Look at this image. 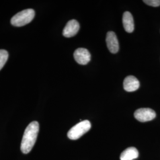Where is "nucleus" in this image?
<instances>
[{
    "label": "nucleus",
    "mask_w": 160,
    "mask_h": 160,
    "mask_svg": "<svg viewBox=\"0 0 160 160\" xmlns=\"http://www.w3.org/2000/svg\"><path fill=\"white\" fill-rule=\"evenodd\" d=\"M39 131V124L37 121L31 122L27 126L23 135L20 147L23 154H27L31 151L36 143Z\"/></svg>",
    "instance_id": "obj_1"
},
{
    "label": "nucleus",
    "mask_w": 160,
    "mask_h": 160,
    "mask_svg": "<svg viewBox=\"0 0 160 160\" xmlns=\"http://www.w3.org/2000/svg\"><path fill=\"white\" fill-rule=\"evenodd\" d=\"M35 16V12L33 9L29 8L24 10L17 13L12 17L11 23L16 27H22L30 23Z\"/></svg>",
    "instance_id": "obj_2"
},
{
    "label": "nucleus",
    "mask_w": 160,
    "mask_h": 160,
    "mask_svg": "<svg viewBox=\"0 0 160 160\" xmlns=\"http://www.w3.org/2000/svg\"><path fill=\"white\" fill-rule=\"evenodd\" d=\"M91 128L92 125L90 121L87 120L81 121L69 131L67 136L71 140H77L88 131Z\"/></svg>",
    "instance_id": "obj_3"
},
{
    "label": "nucleus",
    "mask_w": 160,
    "mask_h": 160,
    "mask_svg": "<svg viewBox=\"0 0 160 160\" xmlns=\"http://www.w3.org/2000/svg\"><path fill=\"white\" fill-rule=\"evenodd\" d=\"M136 119L141 122H146L153 120L156 117L154 110L149 108H141L137 110L134 113Z\"/></svg>",
    "instance_id": "obj_4"
},
{
    "label": "nucleus",
    "mask_w": 160,
    "mask_h": 160,
    "mask_svg": "<svg viewBox=\"0 0 160 160\" xmlns=\"http://www.w3.org/2000/svg\"><path fill=\"white\" fill-rule=\"evenodd\" d=\"M74 57L77 63L86 65L91 60V54L85 48H78L75 51Z\"/></svg>",
    "instance_id": "obj_5"
},
{
    "label": "nucleus",
    "mask_w": 160,
    "mask_h": 160,
    "mask_svg": "<svg viewBox=\"0 0 160 160\" xmlns=\"http://www.w3.org/2000/svg\"><path fill=\"white\" fill-rule=\"evenodd\" d=\"M80 29V24L75 20L69 21L63 30V36L66 38H71L74 36L78 32Z\"/></svg>",
    "instance_id": "obj_6"
},
{
    "label": "nucleus",
    "mask_w": 160,
    "mask_h": 160,
    "mask_svg": "<svg viewBox=\"0 0 160 160\" xmlns=\"http://www.w3.org/2000/svg\"><path fill=\"white\" fill-rule=\"evenodd\" d=\"M106 43L109 51L112 53H116L119 51V45L116 34L113 32H109L106 36Z\"/></svg>",
    "instance_id": "obj_7"
},
{
    "label": "nucleus",
    "mask_w": 160,
    "mask_h": 160,
    "mask_svg": "<svg viewBox=\"0 0 160 160\" xmlns=\"http://www.w3.org/2000/svg\"><path fill=\"white\" fill-rule=\"evenodd\" d=\"M139 81L132 75L126 77L123 81V88L126 92H135L139 88Z\"/></svg>",
    "instance_id": "obj_8"
},
{
    "label": "nucleus",
    "mask_w": 160,
    "mask_h": 160,
    "mask_svg": "<svg viewBox=\"0 0 160 160\" xmlns=\"http://www.w3.org/2000/svg\"><path fill=\"white\" fill-rule=\"evenodd\" d=\"M122 22L123 28L128 33H132L134 30L133 18L130 12H125L123 14Z\"/></svg>",
    "instance_id": "obj_9"
},
{
    "label": "nucleus",
    "mask_w": 160,
    "mask_h": 160,
    "mask_svg": "<svg viewBox=\"0 0 160 160\" xmlns=\"http://www.w3.org/2000/svg\"><path fill=\"white\" fill-rule=\"evenodd\" d=\"M139 157V152L135 147H129L124 150L120 155V160H133Z\"/></svg>",
    "instance_id": "obj_10"
},
{
    "label": "nucleus",
    "mask_w": 160,
    "mask_h": 160,
    "mask_svg": "<svg viewBox=\"0 0 160 160\" xmlns=\"http://www.w3.org/2000/svg\"><path fill=\"white\" fill-rule=\"evenodd\" d=\"M8 58V52L4 49H0V70L3 68V67L6 64Z\"/></svg>",
    "instance_id": "obj_11"
},
{
    "label": "nucleus",
    "mask_w": 160,
    "mask_h": 160,
    "mask_svg": "<svg viewBox=\"0 0 160 160\" xmlns=\"http://www.w3.org/2000/svg\"><path fill=\"white\" fill-rule=\"evenodd\" d=\"M143 2L148 6L158 7L160 6V0H144Z\"/></svg>",
    "instance_id": "obj_12"
}]
</instances>
